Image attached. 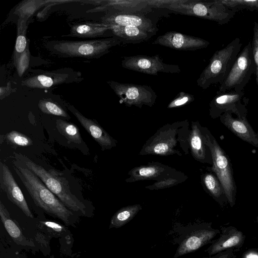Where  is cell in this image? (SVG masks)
Wrapping results in <instances>:
<instances>
[{
  "label": "cell",
  "mask_w": 258,
  "mask_h": 258,
  "mask_svg": "<svg viewBox=\"0 0 258 258\" xmlns=\"http://www.w3.org/2000/svg\"><path fill=\"white\" fill-rule=\"evenodd\" d=\"M226 7L235 13L246 9L250 11L258 10V0H220Z\"/></svg>",
  "instance_id": "cell-31"
},
{
  "label": "cell",
  "mask_w": 258,
  "mask_h": 258,
  "mask_svg": "<svg viewBox=\"0 0 258 258\" xmlns=\"http://www.w3.org/2000/svg\"><path fill=\"white\" fill-rule=\"evenodd\" d=\"M121 65L125 69L152 75H157L159 73L175 74L181 72L179 66L165 63L158 55L125 56Z\"/></svg>",
  "instance_id": "cell-10"
},
{
  "label": "cell",
  "mask_w": 258,
  "mask_h": 258,
  "mask_svg": "<svg viewBox=\"0 0 258 258\" xmlns=\"http://www.w3.org/2000/svg\"><path fill=\"white\" fill-rule=\"evenodd\" d=\"M106 3L101 9L109 10L110 12L143 14L153 8L148 0L109 1Z\"/></svg>",
  "instance_id": "cell-21"
},
{
  "label": "cell",
  "mask_w": 258,
  "mask_h": 258,
  "mask_svg": "<svg viewBox=\"0 0 258 258\" xmlns=\"http://www.w3.org/2000/svg\"><path fill=\"white\" fill-rule=\"evenodd\" d=\"M220 233V230L213 228L211 223L200 226L180 243L175 253L174 258L194 252L202 246L212 243L214 238Z\"/></svg>",
  "instance_id": "cell-13"
},
{
  "label": "cell",
  "mask_w": 258,
  "mask_h": 258,
  "mask_svg": "<svg viewBox=\"0 0 258 258\" xmlns=\"http://www.w3.org/2000/svg\"><path fill=\"white\" fill-rule=\"evenodd\" d=\"M194 96L189 93L181 92L168 105V108H174L187 104L194 100Z\"/></svg>",
  "instance_id": "cell-34"
},
{
  "label": "cell",
  "mask_w": 258,
  "mask_h": 258,
  "mask_svg": "<svg viewBox=\"0 0 258 258\" xmlns=\"http://www.w3.org/2000/svg\"><path fill=\"white\" fill-rule=\"evenodd\" d=\"M201 180L205 190L222 205V200L227 198L224 188L217 176L211 172H206L201 175Z\"/></svg>",
  "instance_id": "cell-26"
},
{
  "label": "cell",
  "mask_w": 258,
  "mask_h": 258,
  "mask_svg": "<svg viewBox=\"0 0 258 258\" xmlns=\"http://www.w3.org/2000/svg\"><path fill=\"white\" fill-rule=\"evenodd\" d=\"M242 46L240 39L236 37L224 47L217 50L197 79V85L207 89L213 84H221L231 70Z\"/></svg>",
  "instance_id": "cell-4"
},
{
  "label": "cell",
  "mask_w": 258,
  "mask_h": 258,
  "mask_svg": "<svg viewBox=\"0 0 258 258\" xmlns=\"http://www.w3.org/2000/svg\"><path fill=\"white\" fill-rule=\"evenodd\" d=\"M256 221L257 223L258 224V216L256 217Z\"/></svg>",
  "instance_id": "cell-39"
},
{
  "label": "cell",
  "mask_w": 258,
  "mask_h": 258,
  "mask_svg": "<svg viewBox=\"0 0 258 258\" xmlns=\"http://www.w3.org/2000/svg\"><path fill=\"white\" fill-rule=\"evenodd\" d=\"M46 227L50 228L57 232H61L64 230V227L62 225L53 221H46L42 222Z\"/></svg>",
  "instance_id": "cell-38"
},
{
  "label": "cell",
  "mask_w": 258,
  "mask_h": 258,
  "mask_svg": "<svg viewBox=\"0 0 258 258\" xmlns=\"http://www.w3.org/2000/svg\"><path fill=\"white\" fill-rule=\"evenodd\" d=\"M205 144L208 146L212 159L210 170L217 176L222 184L231 207L235 204L236 186L230 160L218 142L206 127L201 125Z\"/></svg>",
  "instance_id": "cell-6"
},
{
  "label": "cell",
  "mask_w": 258,
  "mask_h": 258,
  "mask_svg": "<svg viewBox=\"0 0 258 258\" xmlns=\"http://www.w3.org/2000/svg\"><path fill=\"white\" fill-rule=\"evenodd\" d=\"M244 92L230 91L218 92L210 103L209 114L213 119L220 117L226 112H230L238 117H246V104L242 102Z\"/></svg>",
  "instance_id": "cell-11"
},
{
  "label": "cell",
  "mask_w": 258,
  "mask_h": 258,
  "mask_svg": "<svg viewBox=\"0 0 258 258\" xmlns=\"http://www.w3.org/2000/svg\"><path fill=\"white\" fill-rule=\"evenodd\" d=\"M117 37L88 41L60 40L48 42L47 48L52 53L65 57L96 58L109 52L120 43Z\"/></svg>",
  "instance_id": "cell-5"
},
{
  "label": "cell",
  "mask_w": 258,
  "mask_h": 258,
  "mask_svg": "<svg viewBox=\"0 0 258 258\" xmlns=\"http://www.w3.org/2000/svg\"><path fill=\"white\" fill-rule=\"evenodd\" d=\"M178 172L177 170L159 162H151L147 165L135 167L127 173L126 182L145 180L159 181L172 176Z\"/></svg>",
  "instance_id": "cell-15"
},
{
  "label": "cell",
  "mask_w": 258,
  "mask_h": 258,
  "mask_svg": "<svg viewBox=\"0 0 258 258\" xmlns=\"http://www.w3.org/2000/svg\"><path fill=\"white\" fill-rule=\"evenodd\" d=\"M56 126L59 133L69 142L81 144L83 142L79 130L75 124L61 119L56 121Z\"/></svg>",
  "instance_id": "cell-28"
},
{
  "label": "cell",
  "mask_w": 258,
  "mask_h": 258,
  "mask_svg": "<svg viewBox=\"0 0 258 258\" xmlns=\"http://www.w3.org/2000/svg\"><path fill=\"white\" fill-rule=\"evenodd\" d=\"M162 8L177 14L197 17L217 22L227 24L235 13L225 6L220 0L212 2L189 0H174Z\"/></svg>",
  "instance_id": "cell-7"
},
{
  "label": "cell",
  "mask_w": 258,
  "mask_h": 258,
  "mask_svg": "<svg viewBox=\"0 0 258 258\" xmlns=\"http://www.w3.org/2000/svg\"><path fill=\"white\" fill-rule=\"evenodd\" d=\"M0 216L6 231L15 242L21 245H31L30 242L23 235L20 228L11 218L2 201H0Z\"/></svg>",
  "instance_id": "cell-25"
},
{
  "label": "cell",
  "mask_w": 258,
  "mask_h": 258,
  "mask_svg": "<svg viewBox=\"0 0 258 258\" xmlns=\"http://www.w3.org/2000/svg\"><path fill=\"white\" fill-rule=\"evenodd\" d=\"M239 249H230L218 253L209 257L203 258H236V252Z\"/></svg>",
  "instance_id": "cell-37"
},
{
  "label": "cell",
  "mask_w": 258,
  "mask_h": 258,
  "mask_svg": "<svg viewBox=\"0 0 258 258\" xmlns=\"http://www.w3.org/2000/svg\"><path fill=\"white\" fill-rule=\"evenodd\" d=\"M13 169L18 175L34 202L46 213L71 224L72 212L69 210L33 172L13 161Z\"/></svg>",
  "instance_id": "cell-2"
},
{
  "label": "cell",
  "mask_w": 258,
  "mask_h": 258,
  "mask_svg": "<svg viewBox=\"0 0 258 258\" xmlns=\"http://www.w3.org/2000/svg\"><path fill=\"white\" fill-rule=\"evenodd\" d=\"M108 30H110V26L103 23H81L71 27L70 35L83 38H94L103 36Z\"/></svg>",
  "instance_id": "cell-24"
},
{
  "label": "cell",
  "mask_w": 258,
  "mask_h": 258,
  "mask_svg": "<svg viewBox=\"0 0 258 258\" xmlns=\"http://www.w3.org/2000/svg\"><path fill=\"white\" fill-rule=\"evenodd\" d=\"M0 187L8 199L19 208L28 217L33 218L24 196L8 166L0 162Z\"/></svg>",
  "instance_id": "cell-14"
},
{
  "label": "cell",
  "mask_w": 258,
  "mask_h": 258,
  "mask_svg": "<svg viewBox=\"0 0 258 258\" xmlns=\"http://www.w3.org/2000/svg\"><path fill=\"white\" fill-rule=\"evenodd\" d=\"M142 209L140 204L123 207L118 210L112 217L109 228H119L129 222Z\"/></svg>",
  "instance_id": "cell-27"
},
{
  "label": "cell",
  "mask_w": 258,
  "mask_h": 258,
  "mask_svg": "<svg viewBox=\"0 0 258 258\" xmlns=\"http://www.w3.org/2000/svg\"><path fill=\"white\" fill-rule=\"evenodd\" d=\"M200 127L198 121L192 122L188 138L189 147L195 160L202 163L212 164L210 150L204 142Z\"/></svg>",
  "instance_id": "cell-20"
},
{
  "label": "cell",
  "mask_w": 258,
  "mask_h": 258,
  "mask_svg": "<svg viewBox=\"0 0 258 258\" xmlns=\"http://www.w3.org/2000/svg\"><path fill=\"white\" fill-rule=\"evenodd\" d=\"M102 22L108 25L134 26L154 34L158 30L152 20L144 14L110 12L102 18Z\"/></svg>",
  "instance_id": "cell-16"
},
{
  "label": "cell",
  "mask_w": 258,
  "mask_h": 258,
  "mask_svg": "<svg viewBox=\"0 0 258 258\" xmlns=\"http://www.w3.org/2000/svg\"></svg>",
  "instance_id": "cell-40"
},
{
  "label": "cell",
  "mask_w": 258,
  "mask_h": 258,
  "mask_svg": "<svg viewBox=\"0 0 258 258\" xmlns=\"http://www.w3.org/2000/svg\"><path fill=\"white\" fill-rule=\"evenodd\" d=\"M190 131L187 120L168 123L159 128L143 145L140 155H156L168 156L177 154L181 156L178 146L188 153V138Z\"/></svg>",
  "instance_id": "cell-1"
},
{
  "label": "cell",
  "mask_w": 258,
  "mask_h": 258,
  "mask_svg": "<svg viewBox=\"0 0 258 258\" xmlns=\"http://www.w3.org/2000/svg\"><path fill=\"white\" fill-rule=\"evenodd\" d=\"M6 139L8 143L17 146H29L33 144V141L29 137L16 131L7 133Z\"/></svg>",
  "instance_id": "cell-32"
},
{
  "label": "cell",
  "mask_w": 258,
  "mask_h": 258,
  "mask_svg": "<svg viewBox=\"0 0 258 258\" xmlns=\"http://www.w3.org/2000/svg\"><path fill=\"white\" fill-rule=\"evenodd\" d=\"M219 118L221 123L237 137L258 148V132L253 130L246 117H235L231 112H226Z\"/></svg>",
  "instance_id": "cell-18"
},
{
  "label": "cell",
  "mask_w": 258,
  "mask_h": 258,
  "mask_svg": "<svg viewBox=\"0 0 258 258\" xmlns=\"http://www.w3.org/2000/svg\"><path fill=\"white\" fill-rule=\"evenodd\" d=\"M29 51L28 48L20 54L16 60V67L18 73L21 77L29 66Z\"/></svg>",
  "instance_id": "cell-36"
},
{
  "label": "cell",
  "mask_w": 258,
  "mask_h": 258,
  "mask_svg": "<svg viewBox=\"0 0 258 258\" xmlns=\"http://www.w3.org/2000/svg\"><path fill=\"white\" fill-rule=\"evenodd\" d=\"M17 159L25 165L44 183L69 210L82 215L86 214V207L70 190L67 180L61 176V173L53 169H46L33 162L27 156L14 153Z\"/></svg>",
  "instance_id": "cell-3"
},
{
  "label": "cell",
  "mask_w": 258,
  "mask_h": 258,
  "mask_svg": "<svg viewBox=\"0 0 258 258\" xmlns=\"http://www.w3.org/2000/svg\"><path fill=\"white\" fill-rule=\"evenodd\" d=\"M108 83L121 102L127 106L142 108L146 105L152 107L156 102L157 95L149 86L112 81Z\"/></svg>",
  "instance_id": "cell-9"
},
{
  "label": "cell",
  "mask_w": 258,
  "mask_h": 258,
  "mask_svg": "<svg viewBox=\"0 0 258 258\" xmlns=\"http://www.w3.org/2000/svg\"><path fill=\"white\" fill-rule=\"evenodd\" d=\"M152 43L180 50H196L205 48L210 44L205 39L176 31L160 35Z\"/></svg>",
  "instance_id": "cell-12"
},
{
  "label": "cell",
  "mask_w": 258,
  "mask_h": 258,
  "mask_svg": "<svg viewBox=\"0 0 258 258\" xmlns=\"http://www.w3.org/2000/svg\"><path fill=\"white\" fill-rule=\"evenodd\" d=\"M67 74L48 73L30 77L22 82L23 86L30 88L45 89L68 81Z\"/></svg>",
  "instance_id": "cell-23"
},
{
  "label": "cell",
  "mask_w": 258,
  "mask_h": 258,
  "mask_svg": "<svg viewBox=\"0 0 258 258\" xmlns=\"http://www.w3.org/2000/svg\"><path fill=\"white\" fill-rule=\"evenodd\" d=\"M251 46L254 60L256 83L258 86V22L253 23Z\"/></svg>",
  "instance_id": "cell-33"
},
{
  "label": "cell",
  "mask_w": 258,
  "mask_h": 258,
  "mask_svg": "<svg viewBox=\"0 0 258 258\" xmlns=\"http://www.w3.org/2000/svg\"><path fill=\"white\" fill-rule=\"evenodd\" d=\"M22 24V22L21 23V25H19L20 27H18V29L17 37L15 44V50L20 54L26 50L27 46V40L25 36V23L23 26Z\"/></svg>",
  "instance_id": "cell-35"
},
{
  "label": "cell",
  "mask_w": 258,
  "mask_h": 258,
  "mask_svg": "<svg viewBox=\"0 0 258 258\" xmlns=\"http://www.w3.org/2000/svg\"><path fill=\"white\" fill-rule=\"evenodd\" d=\"M254 71L251 42L249 41L240 52L225 79L220 84L218 92H243Z\"/></svg>",
  "instance_id": "cell-8"
},
{
  "label": "cell",
  "mask_w": 258,
  "mask_h": 258,
  "mask_svg": "<svg viewBox=\"0 0 258 258\" xmlns=\"http://www.w3.org/2000/svg\"><path fill=\"white\" fill-rule=\"evenodd\" d=\"M82 126L100 145L102 150L110 149L116 146L117 141L111 137L96 120L84 116L73 106H68Z\"/></svg>",
  "instance_id": "cell-19"
},
{
  "label": "cell",
  "mask_w": 258,
  "mask_h": 258,
  "mask_svg": "<svg viewBox=\"0 0 258 258\" xmlns=\"http://www.w3.org/2000/svg\"><path fill=\"white\" fill-rule=\"evenodd\" d=\"M38 107L43 113L70 118L67 112L61 106L49 99L40 100L38 103Z\"/></svg>",
  "instance_id": "cell-30"
},
{
  "label": "cell",
  "mask_w": 258,
  "mask_h": 258,
  "mask_svg": "<svg viewBox=\"0 0 258 258\" xmlns=\"http://www.w3.org/2000/svg\"><path fill=\"white\" fill-rule=\"evenodd\" d=\"M187 178V176L186 175L178 171L177 173L163 179L156 181L153 184L145 186V188L150 190L169 188L182 183Z\"/></svg>",
  "instance_id": "cell-29"
},
{
  "label": "cell",
  "mask_w": 258,
  "mask_h": 258,
  "mask_svg": "<svg viewBox=\"0 0 258 258\" xmlns=\"http://www.w3.org/2000/svg\"><path fill=\"white\" fill-rule=\"evenodd\" d=\"M220 236L214 240L206 252L210 256L230 249H239L244 242L245 235L234 226L221 227Z\"/></svg>",
  "instance_id": "cell-17"
},
{
  "label": "cell",
  "mask_w": 258,
  "mask_h": 258,
  "mask_svg": "<svg viewBox=\"0 0 258 258\" xmlns=\"http://www.w3.org/2000/svg\"><path fill=\"white\" fill-rule=\"evenodd\" d=\"M110 30L120 41L125 43H138L148 40L153 33L134 26L109 25Z\"/></svg>",
  "instance_id": "cell-22"
}]
</instances>
